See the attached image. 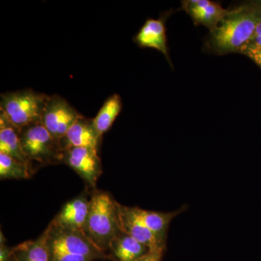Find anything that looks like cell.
<instances>
[{
    "label": "cell",
    "mask_w": 261,
    "mask_h": 261,
    "mask_svg": "<svg viewBox=\"0 0 261 261\" xmlns=\"http://www.w3.org/2000/svg\"><path fill=\"white\" fill-rule=\"evenodd\" d=\"M33 168L8 154L0 152L1 179H25L32 176Z\"/></svg>",
    "instance_id": "18"
},
{
    "label": "cell",
    "mask_w": 261,
    "mask_h": 261,
    "mask_svg": "<svg viewBox=\"0 0 261 261\" xmlns=\"http://www.w3.org/2000/svg\"><path fill=\"white\" fill-rule=\"evenodd\" d=\"M13 253V247L7 246L4 244H0V261H8Z\"/></svg>",
    "instance_id": "23"
},
{
    "label": "cell",
    "mask_w": 261,
    "mask_h": 261,
    "mask_svg": "<svg viewBox=\"0 0 261 261\" xmlns=\"http://www.w3.org/2000/svg\"><path fill=\"white\" fill-rule=\"evenodd\" d=\"M102 138L98 135L92 119L81 116L60 141L62 151L70 147H87L98 151Z\"/></svg>",
    "instance_id": "11"
},
{
    "label": "cell",
    "mask_w": 261,
    "mask_h": 261,
    "mask_svg": "<svg viewBox=\"0 0 261 261\" xmlns=\"http://www.w3.org/2000/svg\"><path fill=\"white\" fill-rule=\"evenodd\" d=\"M19 132L6 117L0 113V152L8 154L32 168V163L25 156L22 148Z\"/></svg>",
    "instance_id": "14"
},
{
    "label": "cell",
    "mask_w": 261,
    "mask_h": 261,
    "mask_svg": "<svg viewBox=\"0 0 261 261\" xmlns=\"http://www.w3.org/2000/svg\"><path fill=\"white\" fill-rule=\"evenodd\" d=\"M165 250H149V251L137 261H162Z\"/></svg>",
    "instance_id": "21"
},
{
    "label": "cell",
    "mask_w": 261,
    "mask_h": 261,
    "mask_svg": "<svg viewBox=\"0 0 261 261\" xmlns=\"http://www.w3.org/2000/svg\"><path fill=\"white\" fill-rule=\"evenodd\" d=\"M170 13H165L159 19H147L134 37V42L140 48H152L162 53L173 67L168 54L166 21Z\"/></svg>",
    "instance_id": "8"
},
{
    "label": "cell",
    "mask_w": 261,
    "mask_h": 261,
    "mask_svg": "<svg viewBox=\"0 0 261 261\" xmlns=\"http://www.w3.org/2000/svg\"><path fill=\"white\" fill-rule=\"evenodd\" d=\"M81 116L66 99L54 94L48 98L41 122L60 143L70 127Z\"/></svg>",
    "instance_id": "6"
},
{
    "label": "cell",
    "mask_w": 261,
    "mask_h": 261,
    "mask_svg": "<svg viewBox=\"0 0 261 261\" xmlns=\"http://www.w3.org/2000/svg\"><path fill=\"white\" fill-rule=\"evenodd\" d=\"M240 53L252 60L261 69V47L247 44L242 48Z\"/></svg>",
    "instance_id": "19"
},
{
    "label": "cell",
    "mask_w": 261,
    "mask_h": 261,
    "mask_svg": "<svg viewBox=\"0 0 261 261\" xmlns=\"http://www.w3.org/2000/svg\"><path fill=\"white\" fill-rule=\"evenodd\" d=\"M17 261H51L46 233L35 240L24 242L13 247Z\"/></svg>",
    "instance_id": "16"
},
{
    "label": "cell",
    "mask_w": 261,
    "mask_h": 261,
    "mask_svg": "<svg viewBox=\"0 0 261 261\" xmlns=\"http://www.w3.org/2000/svg\"><path fill=\"white\" fill-rule=\"evenodd\" d=\"M61 163L72 168L89 188L94 190L102 173L98 151L87 147H70L62 152Z\"/></svg>",
    "instance_id": "7"
},
{
    "label": "cell",
    "mask_w": 261,
    "mask_h": 261,
    "mask_svg": "<svg viewBox=\"0 0 261 261\" xmlns=\"http://www.w3.org/2000/svg\"><path fill=\"white\" fill-rule=\"evenodd\" d=\"M260 22L261 0L246 2L228 9L222 21L210 33L207 47L219 56L240 53Z\"/></svg>",
    "instance_id": "1"
},
{
    "label": "cell",
    "mask_w": 261,
    "mask_h": 261,
    "mask_svg": "<svg viewBox=\"0 0 261 261\" xmlns=\"http://www.w3.org/2000/svg\"><path fill=\"white\" fill-rule=\"evenodd\" d=\"M0 98V113L20 132L41 122L49 95L27 89L2 94Z\"/></svg>",
    "instance_id": "3"
},
{
    "label": "cell",
    "mask_w": 261,
    "mask_h": 261,
    "mask_svg": "<svg viewBox=\"0 0 261 261\" xmlns=\"http://www.w3.org/2000/svg\"><path fill=\"white\" fill-rule=\"evenodd\" d=\"M90 197L89 198L88 194L84 192L67 202L51 222L63 227L83 231L88 217Z\"/></svg>",
    "instance_id": "12"
},
{
    "label": "cell",
    "mask_w": 261,
    "mask_h": 261,
    "mask_svg": "<svg viewBox=\"0 0 261 261\" xmlns=\"http://www.w3.org/2000/svg\"><path fill=\"white\" fill-rule=\"evenodd\" d=\"M44 232L47 236V243L50 255H82L92 260L111 259V255L102 251L81 230L73 229L50 222Z\"/></svg>",
    "instance_id": "4"
},
{
    "label": "cell",
    "mask_w": 261,
    "mask_h": 261,
    "mask_svg": "<svg viewBox=\"0 0 261 261\" xmlns=\"http://www.w3.org/2000/svg\"><path fill=\"white\" fill-rule=\"evenodd\" d=\"M181 8L190 15L196 25H201L214 32L227 14L219 3L210 0H185Z\"/></svg>",
    "instance_id": "9"
},
{
    "label": "cell",
    "mask_w": 261,
    "mask_h": 261,
    "mask_svg": "<svg viewBox=\"0 0 261 261\" xmlns=\"http://www.w3.org/2000/svg\"><path fill=\"white\" fill-rule=\"evenodd\" d=\"M135 216L154 233L161 245L166 246V238L170 224L172 220L183 212L184 208L173 212H157L147 211L140 207H132Z\"/></svg>",
    "instance_id": "13"
},
{
    "label": "cell",
    "mask_w": 261,
    "mask_h": 261,
    "mask_svg": "<svg viewBox=\"0 0 261 261\" xmlns=\"http://www.w3.org/2000/svg\"><path fill=\"white\" fill-rule=\"evenodd\" d=\"M247 44L254 46V47H261V22L257 25L253 36Z\"/></svg>",
    "instance_id": "22"
},
{
    "label": "cell",
    "mask_w": 261,
    "mask_h": 261,
    "mask_svg": "<svg viewBox=\"0 0 261 261\" xmlns=\"http://www.w3.org/2000/svg\"><path fill=\"white\" fill-rule=\"evenodd\" d=\"M19 136L23 152L31 163L36 161L43 165L61 163V145L42 122L24 127Z\"/></svg>",
    "instance_id": "5"
},
{
    "label": "cell",
    "mask_w": 261,
    "mask_h": 261,
    "mask_svg": "<svg viewBox=\"0 0 261 261\" xmlns=\"http://www.w3.org/2000/svg\"><path fill=\"white\" fill-rule=\"evenodd\" d=\"M51 261H93L88 257L82 255H65V254H55L50 255Z\"/></svg>",
    "instance_id": "20"
},
{
    "label": "cell",
    "mask_w": 261,
    "mask_h": 261,
    "mask_svg": "<svg viewBox=\"0 0 261 261\" xmlns=\"http://www.w3.org/2000/svg\"><path fill=\"white\" fill-rule=\"evenodd\" d=\"M118 222L122 232L129 235L149 250H166L159 243L154 233L140 221L132 211V207L123 206L118 202Z\"/></svg>",
    "instance_id": "10"
},
{
    "label": "cell",
    "mask_w": 261,
    "mask_h": 261,
    "mask_svg": "<svg viewBox=\"0 0 261 261\" xmlns=\"http://www.w3.org/2000/svg\"><path fill=\"white\" fill-rule=\"evenodd\" d=\"M109 250L113 260L137 261L149 251V248L121 231L113 240Z\"/></svg>",
    "instance_id": "15"
},
{
    "label": "cell",
    "mask_w": 261,
    "mask_h": 261,
    "mask_svg": "<svg viewBox=\"0 0 261 261\" xmlns=\"http://www.w3.org/2000/svg\"><path fill=\"white\" fill-rule=\"evenodd\" d=\"M87 238L102 251L121 231L118 222V202L106 192L94 189L90 195V207L83 230Z\"/></svg>",
    "instance_id": "2"
},
{
    "label": "cell",
    "mask_w": 261,
    "mask_h": 261,
    "mask_svg": "<svg viewBox=\"0 0 261 261\" xmlns=\"http://www.w3.org/2000/svg\"><path fill=\"white\" fill-rule=\"evenodd\" d=\"M121 110L122 101L119 94H113L106 99L97 116L92 119L94 128L101 138L112 126Z\"/></svg>",
    "instance_id": "17"
},
{
    "label": "cell",
    "mask_w": 261,
    "mask_h": 261,
    "mask_svg": "<svg viewBox=\"0 0 261 261\" xmlns=\"http://www.w3.org/2000/svg\"><path fill=\"white\" fill-rule=\"evenodd\" d=\"M8 261H17L16 257H15L14 254L13 253L12 256L10 257L9 260Z\"/></svg>",
    "instance_id": "24"
}]
</instances>
